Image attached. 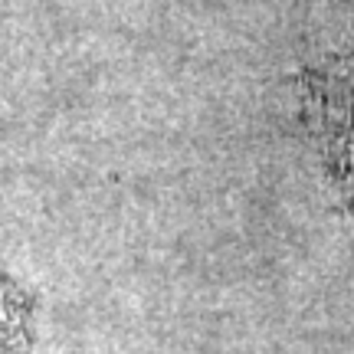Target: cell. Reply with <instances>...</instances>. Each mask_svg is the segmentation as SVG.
Instances as JSON below:
<instances>
[{
  "label": "cell",
  "instance_id": "6da1fadb",
  "mask_svg": "<svg viewBox=\"0 0 354 354\" xmlns=\"http://www.w3.org/2000/svg\"><path fill=\"white\" fill-rule=\"evenodd\" d=\"M305 122L325 171L354 210V46L305 73Z\"/></svg>",
  "mask_w": 354,
  "mask_h": 354
}]
</instances>
